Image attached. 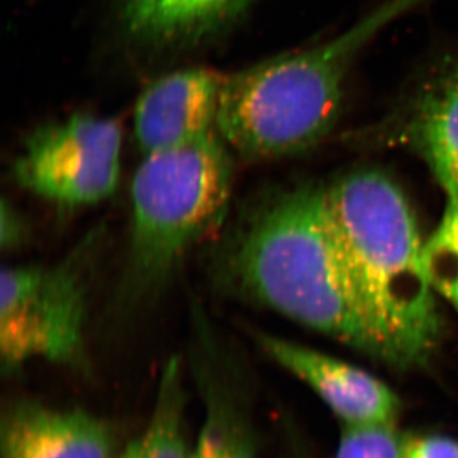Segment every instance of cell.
I'll use <instances>...</instances> for the list:
<instances>
[{"label":"cell","mask_w":458,"mask_h":458,"mask_svg":"<svg viewBox=\"0 0 458 458\" xmlns=\"http://www.w3.org/2000/svg\"><path fill=\"white\" fill-rule=\"evenodd\" d=\"M219 291L261 304L379 360L375 327L327 210L325 188L262 195L214 246Z\"/></svg>","instance_id":"1"},{"label":"cell","mask_w":458,"mask_h":458,"mask_svg":"<svg viewBox=\"0 0 458 458\" xmlns=\"http://www.w3.org/2000/svg\"><path fill=\"white\" fill-rule=\"evenodd\" d=\"M325 199L369 307L378 360L397 369L426 366L443 327L408 199L390 177L369 170L337 180Z\"/></svg>","instance_id":"2"},{"label":"cell","mask_w":458,"mask_h":458,"mask_svg":"<svg viewBox=\"0 0 458 458\" xmlns=\"http://www.w3.org/2000/svg\"><path fill=\"white\" fill-rule=\"evenodd\" d=\"M232 179L229 148L216 129L144 156L131 182V233L114 302L119 318L153 303L190 250L222 225Z\"/></svg>","instance_id":"3"},{"label":"cell","mask_w":458,"mask_h":458,"mask_svg":"<svg viewBox=\"0 0 458 458\" xmlns=\"http://www.w3.org/2000/svg\"><path fill=\"white\" fill-rule=\"evenodd\" d=\"M432 0H379L321 41L243 69L241 89L250 113L282 140L315 147L335 129L358 62L388 26Z\"/></svg>","instance_id":"4"},{"label":"cell","mask_w":458,"mask_h":458,"mask_svg":"<svg viewBox=\"0 0 458 458\" xmlns=\"http://www.w3.org/2000/svg\"><path fill=\"white\" fill-rule=\"evenodd\" d=\"M101 232L53 265L4 267L0 293V363L12 376L33 360L86 372L90 279Z\"/></svg>","instance_id":"5"},{"label":"cell","mask_w":458,"mask_h":458,"mask_svg":"<svg viewBox=\"0 0 458 458\" xmlns=\"http://www.w3.org/2000/svg\"><path fill=\"white\" fill-rule=\"evenodd\" d=\"M122 144L116 120L73 114L27 138L14 161L13 177L21 188L54 204H98L119 185Z\"/></svg>","instance_id":"6"},{"label":"cell","mask_w":458,"mask_h":458,"mask_svg":"<svg viewBox=\"0 0 458 458\" xmlns=\"http://www.w3.org/2000/svg\"><path fill=\"white\" fill-rule=\"evenodd\" d=\"M381 126L423 157L447 198L458 195V41L406 77Z\"/></svg>","instance_id":"7"},{"label":"cell","mask_w":458,"mask_h":458,"mask_svg":"<svg viewBox=\"0 0 458 458\" xmlns=\"http://www.w3.org/2000/svg\"><path fill=\"white\" fill-rule=\"evenodd\" d=\"M256 339L271 360L311 388L343 428L397 423L399 394L367 370L278 336L256 334Z\"/></svg>","instance_id":"8"},{"label":"cell","mask_w":458,"mask_h":458,"mask_svg":"<svg viewBox=\"0 0 458 458\" xmlns=\"http://www.w3.org/2000/svg\"><path fill=\"white\" fill-rule=\"evenodd\" d=\"M223 75L191 68L149 84L134 111L135 138L143 155L185 146L216 131Z\"/></svg>","instance_id":"9"},{"label":"cell","mask_w":458,"mask_h":458,"mask_svg":"<svg viewBox=\"0 0 458 458\" xmlns=\"http://www.w3.org/2000/svg\"><path fill=\"white\" fill-rule=\"evenodd\" d=\"M114 442L104 419L32 400L11 403L0 426L2 458H111Z\"/></svg>","instance_id":"10"},{"label":"cell","mask_w":458,"mask_h":458,"mask_svg":"<svg viewBox=\"0 0 458 458\" xmlns=\"http://www.w3.org/2000/svg\"><path fill=\"white\" fill-rule=\"evenodd\" d=\"M251 0H123V20L135 38L176 44L225 25Z\"/></svg>","instance_id":"11"},{"label":"cell","mask_w":458,"mask_h":458,"mask_svg":"<svg viewBox=\"0 0 458 458\" xmlns=\"http://www.w3.org/2000/svg\"><path fill=\"white\" fill-rule=\"evenodd\" d=\"M182 367L172 358L159 379L152 418L140 438L123 451L128 458H188L183 412L186 408Z\"/></svg>","instance_id":"12"},{"label":"cell","mask_w":458,"mask_h":458,"mask_svg":"<svg viewBox=\"0 0 458 458\" xmlns=\"http://www.w3.org/2000/svg\"><path fill=\"white\" fill-rule=\"evenodd\" d=\"M424 267L436 294L458 313V195L447 198L442 221L424 243Z\"/></svg>","instance_id":"13"},{"label":"cell","mask_w":458,"mask_h":458,"mask_svg":"<svg viewBox=\"0 0 458 458\" xmlns=\"http://www.w3.org/2000/svg\"><path fill=\"white\" fill-rule=\"evenodd\" d=\"M403 441L396 424L343 428L335 458H403Z\"/></svg>","instance_id":"14"},{"label":"cell","mask_w":458,"mask_h":458,"mask_svg":"<svg viewBox=\"0 0 458 458\" xmlns=\"http://www.w3.org/2000/svg\"><path fill=\"white\" fill-rule=\"evenodd\" d=\"M214 418L221 428L225 458H260L252 428L234 397L225 400L214 411Z\"/></svg>","instance_id":"15"},{"label":"cell","mask_w":458,"mask_h":458,"mask_svg":"<svg viewBox=\"0 0 458 458\" xmlns=\"http://www.w3.org/2000/svg\"><path fill=\"white\" fill-rule=\"evenodd\" d=\"M403 458H458V442L447 436L405 437Z\"/></svg>","instance_id":"16"},{"label":"cell","mask_w":458,"mask_h":458,"mask_svg":"<svg viewBox=\"0 0 458 458\" xmlns=\"http://www.w3.org/2000/svg\"><path fill=\"white\" fill-rule=\"evenodd\" d=\"M188 458H225L221 428L212 415L205 414L198 441Z\"/></svg>","instance_id":"17"},{"label":"cell","mask_w":458,"mask_h":458,"mask_svg":"<svg viewBox=\"0 0 458 458\" xmlns=\"http://www.w3.org/2000/svg\"><path fill=\"white\" fill-rule=\"evenodd\" d=\"M25 229L21 221L20 213L14 209L13 205L8 201H2V236H0V245L2 249L12 250L20 245L22 240Z\"/></svg>","instance_id":"18"},{"label":"cell","mask_w":458,"mask_h":458,"mask_svg":"<svg viewBox=\"0 0 458 458\" xmlns=\"http://www.w3.org/2000/svg\"><path fill=\"white\" fill-rule=\"evenodd\" d=\"M119 458H128V457H126L125 454H123L122 456H120Z\"/></svg>","instance_id":"19"}]
</instances>
